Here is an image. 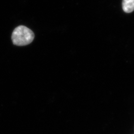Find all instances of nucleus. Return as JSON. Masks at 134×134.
<instances>
[{
    "label": "nucleus",
    "instance_id": "obj_1",
    "mask_svg": "<svg viewBox=\"0 0 134 134\" xmlns=\"http://www.w3.org/2000/svg\"><path fill=\"white\" fill-rule=\"evenodd\" d=\"M34 32L24 25H19L16 27L12 34L13 43L19 46L29 45L34 41Z\"/></svg>",
    "mask_w": 134,
    "mask_h": 134
},
{
    "label": "nucleus",
    "instance_id": "obj_2",
    "mask_svg": "<svg viewBox=\"0 0 134 134\" xmlns=\"http://www.w3.org/2000/svg\"><path fill=\"white\" fill-rule=\"evenodd\" d=\"M122 7L125 13L133 12L134 10V0H123Z\"/></svg>",
    "mask_w": 134,
    "mask_h": 134
}]
</instances>
